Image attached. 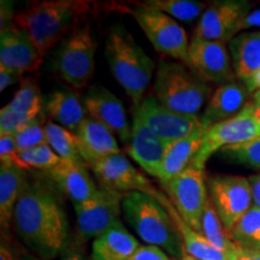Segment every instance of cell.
<instances>
[{
  "instance_id": "6da1fadb",
  "label": "cell",
  "mask_w": 260,
  "mask_h": 260,
  "mask_svg": "<svg viewBox=\"0 0 260 260\" xmlns=\"http://www.w3.org/2000/svg\"><path fill=\"white\" fill-rule=\"evenodd\" d=\"M12 225L35 256L45 260L56 258L68 239V220L59 200L37 181L25 182Z\"/></svg>"
},
{
  "instance_id": "7a4b0ae2",
  "label": "cell",
  "mask_w": 260,
  "mask_h": 260,
  "mask_svg": "<svg viewBox=\"0 0 260 260\" xmlns=\"http://www.w3.org/2000/svg\"><path fill=\"white\" fill-rule=\"evenodd\" d=\"M122 211L129 226L147 245L159 247L175 260L187 255L176 224L154 195L140 191L124 194Z\"/></svg>"
},
{
  "instance_id": "3957f363",
  "label": "cell",
  "mask_w": 260,
  "mask_h": 260,
  "mask_svg": "<svg viewBox=\"0 0 260 260\" xmlns=\"http://www.w3.org/2000/svg\"><path fill=\"white\" fill-rule=\"evenodd\" d=\"M104 52L113 77L138 105L153 76L154 61L123 25L110 29Z\"/></svg>"
},
{
  "instance_id": "277c9868",
  "label": "cell",
  "mask_w": 260,
  "mask_h": 260,
  "mask_svg": "<svg viewBox=\"0 0 260 260\" xmlns=\"http://www.w3.org/2000/svg\"><path fill=\"white\" fill-rule=\"evenodd\" d=\"M90 8L88 2L48 0L35 2L15 17L17 27L28 32L45 57L75 27Z\"/></svg>"
},
{
  "instance_id": "5b68a950",
  "label": "cell",
  "mask_w": 260,
  "mask_h": 260,
  "mask_svg": "<svg viewBox=\"0 0 260 260\" xmlns=\"http://www.w3.org/2000/svg\"><path fill=\"white\" fill-rule=\"evenodd\" d=\"M211 87L189 65L161 60L155 75V99L172 111L197 115L209 96Z\"/></svg>"
},
{
  "instance_id": "8992f818",
  "label": "cell",
  "mask_w": 260,
  "mask_h": 260,
  "mask_svg": "<svg viewBox=\"0 0 260 260\" xmlns=\"http://www.w3.org/2000/svg\"><path fill=\"white\" fill-rule=\"evenodd\" d=\"M128 12L144 31L154 50L169 58L189 65V41L186 30L176 19L164 12L136 4Z\"/></svg>"
},
{
  "instance_id": "52a82bcc",
  "label": "cell",
  "mask_w": 260,
  "mask_h": 260,
  "mask_svg": "<svg viewBox=\"0 0 260 260\" xmlns=\"http://www.w3.org/2000/svg\"><path fill=\"white\" fill-rule=\"evenodd\" d=\"M161 187L184 222L201 233L204 211L209 200L204 169L190 164L177 176L161 183Z\"/></svg>"
},
{
  "instance_id": "ba28073f",
  "label": "cell",
  "mask_w": 260,
  "mask_h": 260,
  "mask_svg": "<svg viewBox=\"0 0 260 260\" xmlns=\"http://www.w3.org/2000/svg\"><path fill=\"white\" fill-rule=\"evenodd\" d=\"M210 199L228 232L253 206L248 178L237 175H216L209 180Z\"/></svg>"
},
{
  "instance_id": "9c48e42d",
  "label": "cell",
  "mask_w": 260,
  "mask_h": 260,
  "mask_svg": "<svg viewBox=\"0 0 260 260\" xmlns=\"http://www.w3.org/2000/svg\"><path fill=\"white\" fill-rule=\"evenodd\" d=\"M96 41L88 27L77 29L65 41L58 67L63 79L75 89L88 86L95 71Z\"/></svg>"
},
{
  "instance_id": "30bf717a",
  "label": "cell",
  "mask_w": 260,
  "mask_h": 260,
  "mask_svg": "<svg viewBox=\"0 0 260 260\" xmlns=\"http://www.w3.org/2000/svg\"><path fill=\"white\" fill-rule=\"evenodd\" d=\"M259 135L258 125L252 116L249 104L247 103L241 111L233 118L217 123L205 130L203 144L195 154L191 165L205 169L206 161L213 153L222 151L228 146L241 144Z\"/></svg>"
},
{
  "instance_id": "8fae6325",
  "label": "cell",
  "mask_w": 260,
  "mask_h": 260,
  "mask_svg": "<svg viewBox=\"0 0 260 260\" xmlns=\"http://www.w3.org/2000/svg\"><path fill=\"white\" fill-rule=\"evenodd\" d=\"M133 115L147 126L153 134L168 144L177 141L203 126L197 115H183L168 109L154 95L145 96L135 105Z\"/></svg>"
},
{
  "instance_id": "7c38bea8",
  "label": "cell",
  "mask_w": 260,
  "mask_h": 260,
  "mask_svg": "<svg viewBox=\"0 0 260 260\" xmlns=\"http://www.w3.org/2000/svg\"><path fill=\"white\" fill-rule=\"evenodd\" d=\"M124 194L99 188L93 198L74 205L77 228L83 239H96L109 228L121 222L119 216Z\"/></svg>"
},
{
  "instance_id": "4fadbf2b",
  "label": "cell",
  "mask_w": 260,
  "mask_h": 260,
  "mask_svg": "<svg viewBox=\"0 0 260 260\" xmlns=\"http://www.w3.org/2000/svg\"><path fill=\"white\" fill-rule=\"evenodd\" d=\"M254 3L246 0H224L207 4L193 38L229 42L235 37L237 24L252 11Z\"/></svg>"
},
{
  "instance_id": "5bb4252c",
  "label": "cell",
  "mask_w": 260,
  "mask_h": 260,
  "mask_svg": "<svg viewBox=\"0 0 260 260\" xmlns=\"http://www.w3.org/2000/svg\"><path fill=\"white\" fill-rule=\"evenodd\" d=\"M89 168L105 189L122 194L140 191L154 195L158 191L122 153L107 155L92 162Z\"/></svg>"
},
{
  "instance_id": "9a60e30c",
  "label": "cell",
  "mask_w": 260,
  "mask_h": 260,
  "mask_svg": "<svg viewBox=\"0 0 260 260\" xmlns=\"http://www.w3.org/2000/svg\"><path fill=\"white\" fill-rule=\"evenodd\" d=\"M189 67L207 82L230 83L236 79L229 48L225 42L191 38Z\"/></svg>"
},
{
  "instance_id": "2e32d148",
  "label": "cell",
  "mask_w": 260,
  "mask_h": 260,
  "mask_svg": "<svg viewBox=\"0 0 260 260\" xmlns=\"http://www.w3.org/2000/svg\"><path fill=\"white\" fill-rule=\"evenodd\" d=\"M44 56L28 32L16 24L2 29L0 35V67L24 74L40 67Z\"/></svg>"
},
{
  "instance_id": "e0dca14e",
  "label": "cell",
  "mask_w": 260,
  "mask_h": 260,
  "mask_svg": "<svg viewBox=\"0 0 260 260\" xmlns=\"http://www.w3.org/2000/svg\"><path fill=\"white\" fill-rule=\"evenodd\" d=\"M87 113L96 122L105 125L122 142L128 144L132 135L128 117L122 100L103 86H95L84 96Z\"/></svg>"
},
{
  "instance_id": "ac0fdd59",
  "label": "cell",
  "mask_w": 260,
  "mask_h": 260,
  "mask_svg": "<svg viewBox=\"0 0 260 260\" xmlns=\"http://www.w3.org/2000/svg\"><path fill=\"white\" fill-rule=\"evenodd\" d=\"M168 145L140 121L139 117L133 115L128 154L151 176L158 178Z\"/></svg>"
},
{
  "instance_id": "d6986e66",
  "label": "cell",
  "mask_w": 260,
  "mask_h": 260,
  "mask_svg": "<svg viewBox=\"0 0 260 260\" xmlns=\"http://www.w3.org/2000/svg\"><path fill=\"white\" fill-rule=\"evenodd\" d=\"M60 190L73 201L82 204L93 198L99 188L89 175L88 165L60 159L56 167L47 171Z\"/></svg>"
},
{
  "instance_id": "ffe728a7",
  "label": "cell",
  "mask_w": 260,
  "mask_h": 260,
  "mask_svg": "<svg viewBox=\"0 0 260 260\" xmlns=\"http://www.w3.org/2000/svg\"><path fill=\"white\" fill-rule=\"evenodd\" d=\"M248 90L241 82H234L220 84L212 95H211L206 110H205L201 123L205 130L233 118L245 107L248 98Z\"/></svg>"
},
{
  "instance_id": "44dd1931",
  "label": "cell",
  "mask_w": 260,
  "mask_h": 260,
  "mask_svg": "<svg viewBox=\"0 0 260 260\" xmlns=\"http://www.w3.org/2000/svg\"><path fill=\"white\" fill-rule=\"evenodd\" d=\"M154 197L167 209L169 214L174 219L175 224H176L178 232L181 234L187 255H189L197 260H236L237 254L224 252L216 248L212 243L209 242V240L203 234L197 232L190 225H188L183 220V218L180 216V213L177 212V210L175 209L174 205L171 204V201L169 200L167 195L158 190L154 194Z\"/></svg>"
},
{
  "instance_id": "7402d4cb",
  "label": "cell",
  "mask_w": 260,
  "mask_h": 260,
  "mask_svg": "<svg viewBox=\"0 0 260 260\" xmlns=\"http://www.w3.org/2000/svg\"><path fill=\"white\" fill-rule=\"evenodd\" d=\"M75 134L79 139L81 155L88 168L99 159L121 153L115 134L92 117L87 116Z\"/></svg>"
},
{
  "instance_id": "603a6c76",
  "label": "cell",
  "mask_w": 260,
  "mask_h": 260,
  "mask_svg": "<svg viewBox=\"0 0 260 260\" xmlns=\"http://www.w3.org/2000/svg\"><path fill=\"white\" fill-rule=\"evenodd\" d=\"M204 134L205 129L201 126L191 134L168 145L158 176L160 184L167 183L189 167L203 144Z\"/></svg>"
},
{
  "instance_id": "cb8c5ba5",
  "label": "cell",
  "mask_w": 260,
  "mask_h": 260,
  "mask_svg": "<svg viewBox=\"0 0 260 260\" xmlns=\"http://www.w3.org/2000/svg\"><path fill=\"white\" fill-rule=\"evenodd\" d=\"M140 247L139 241L121 222L93 240V260H128Z\"/></svg>"
},
{
  "instance_id": "d4e9b609",
  "label": "cell",
  "mask_w": 260,
  "mask_h": 260,
  "mask_svg": "<svg viewBox=\"0 0 260 260\" xmlns=\"http://www.w3.org/2000/svg\"><path fill=\"white\" fill-rule=\"evenodd\" d=\"M236 77L241 82L260 69V30L243 31L228 42Z\"/></svg>"
},
{
  "instance_id": "484cf974",
  "label": "cell",
  "mask_w": 260,
  "mask_h": 260,
  "mask_svg": "<svg viewBox=\"0 0 260 260\" xmlns=\"http://www.w3.org/2000/svg\"><path fill=\"white\" fill-rule=\"evenodd\" d=\"M45 111L54 123L75 133L86 118L87 110L75 90H57L51 93L45 103Z\"/></svg>"
},
{
  "instance_id": "4316f807",
  "label": "cell",
  "mask_w": 260,
  "mask_h": 260,
  "mask_svg": "<svg viewBox=\"0 0 260 260\" xmlns=\"http://www.w3.org/2000/svg\"><path fill=\"white\" fill-rule=\"evenodd\" d=\"M25 172L17 167L0 169V225L8 233L12 225L15 207L25 186Z\"/></svg>"
},
{
  "instance_id": "83f0119b",
  "label": "cell",
  "mask_w": 260,
  "mask_h": 260,
  "mask_svg": "<svg viewBox=\"0 0 260 260\" xmlns=\"http://www.w3.org/2000/svg\"><path fill=\"white\" fill-rule=\"evenodd\" d=\"M46 134L47 144L60 159L86 164L81 155L79 139L75 133L56 124L54 122H48L46 123Z\"/></svg>"
},
{
  "instance_id": "f1b7e54d",
  "label": "cell",
  "mask_w": 260,
  "mask_h": 260,
  "mask_svg": "<svg viewBox=\"0 0 260 260\" xmlns=\"http://www.w3.org/2000/svg\"><path fill=\"white\" fill-rule=\"evenodd\" d=\"M201 234L209 240L210 243H212L216 248L220 249V251L234 253V254L239 253L240 248L230 239L229 232L223 225L210 197L204 211L203 222H201Z\"/></svg>"
},
{
  "instance_id": "f546056e",
  "label": "cell",
  "mask_w": 260,
  "mask_h": 260,
  "mask_svg": "<svg viewBox=\"0 0 260 260\" xmlns=\"http://www.w3.org/2000/svg\"><path fill=\"white\" fill-rule=\"evenodd\" d=\"M42 103L44 99L37 81L34 79H24L14 98L3 107V110L38 117L42 111Z\"/></svg>"
},
{
  "instance_id": "4dcf8cb0",
  "label": "cell",
  "mask_w": 260,
  "mask_h": 260,
  "mask_svg": "<svg viewBox=\"0 0 260 260\" xmlns=\"http://www.w3.org/2000/svg\"><path fill=\"white\" fill-rule=\"evenodd\" d=\"M233 242L242 249L260 251V209L255 205L229 232Z\"/></svg>"
},
{
  "instance_id": "1f68e13d",
  "label": "cell",
  "mask_w": 260,
  "mask_h": 260,
  "mask_svg": "<svg viewBox=\"0 0 260 260\" xmlns=\"http://www.w3.org/2000/svg\"><path fill=\"white\" fill-rule=\"evenodd\" d=\"M134 4L157 10L174 19L184 22H191L198 17H201L207 8L206 3L195 2V0H146V2H136Z\"/></svg>"
},
{
  "instance_id": "d6a6232c",
  "label": "cell",
  "mask_w": 260,
  "mask_h": 260,
  "mask_svg": "<svg viewBox=\"0 0 260 260\" xmlns=\"http://www.w3.org/2000/svg\"><path fill=\"white\" fill-rule=\"evenodd\" d=\"M60 161V158L56 154V152L50 147V145L45 144L38 147L25 149L18 152L16 159V167L22 170L28 169H39V170H46L56 167Z\"/></svg>"
},
{
  "instance_id": "836d02e7",
  "label": "cell",
  "mask_w": 260,
  "mask_h": 260,
  "mask_svg": "<svg viewBox=\"0 0 260 260\" xmlns=\"http://www.w3.org/2000/svg\"><path fill=\"white\" fill-rule=\"evenodd\" d=\"M220 152L224 157L234 161L253 169H260V135L241 144L228 146Z\"/></svg>"
},
{
  "instance_id": "e575fe53",
  "label": "cell",
  "mask_w": 260,
  "mask_h": 260,
  "mask_svg": "<svg viewBox=\"0 0 260 260\" xmlns=\"http://www.w3.org/2000/svg\"><path fill=\"white\" fill-rule=\"evenodd\" d=\"M15 139L18 152L47 144L46 124H45V115L42 111L27 128H24L21 133L15 135Z\"/></svg>"
},
{
  "instance_id": "d590c367",
  "label": "cell",
  "mask_w": 260,
  "mask_h": 260,
  "mask_svg": "<svg viewBox=\"0 0 260 260\" xmlns=\"http://www.w3.org/2000/svg\"><path fill=\"white\" fill-rule=\"evenodd\" d=\"M37 117L0 110V134L17 135L30 124Z\"/></svg>"
},
{
  "instance_id": "8d00e7d4",
  "label": "cell",
  "mask_w": 260,
  "mask_h": 260,
  "mask_svg": "<svg viewBox=\"0 0 260 260\" xmlns=\"http://www.w3.org/2000/svg\"><path fill=\"white\" fill-rule=\"evenodd\" d=\"M18 148L15 135L0 134V162L2 167H16Z\"/></svg>"
},
{
  "instance_id": "74e56055",
  "label": "cell",
  "mask_w": 260,
  "mask_h": 260,
  "mask_svg": "<svg viewBox=\"0 0 260 260\" xmlns=\"http://www.w3.org/2000/svg\"><path fill=\"white\" fill-rule=\"evenodd\" d=\"M128 260H171L169 255L157 246H140Z\"/></svg>"
},
{
  "instance_id": "f35d334b",
  "label": "cell",
  "mask_w": 260,
  "mask_h": 260,
  "mask_svg": "<svg viewBox=\"0 0 260 260\" xmlns=\"http://www.w3.org/2000/svg\"><path fill=\"white\" fill-rule=\"evenodd\" d=\"M251 29H259L260 30V8L252 10L249 14H247L237 24L235 30V37L237 34L243 31H248Z\"/></svg>"
},
{
  "instance_id": "ab89813d",
  "label": "cell",
  "mask_w": 260,
  "mask_h": 260,
  "mask_svg": "<svg viewBox=\"0 0 260 260\" xmlns=\"http://www.w3.org/2000/svg\"><path fill=\"white\" fill-rule=\"evenodd\" d=\"M22 76H23V74L17 70L0 67V92H4L10 86L22 82L23 81Z\"/></svg>"
},
{
  "instance_id": "60d3db41",
  "label": "cell",
  "mask_w": 260,
  "mask_h": 260,
  "mask_svg": "<svg viewBox=\"0 0 260 260\" xmlns=\"http://www.w3.org/2000/svg\"><path fill=\"white\" fill-rule=\"evenodd\" d=\"M249 183L252 187V197H253V205L260 209V174L253 175L248 177Z\"/></svg>"
},
{
  "instance_id": "b9f144b4",
  "label": "cell",
  "mask_w": 260,
  "mask_h": 260,
  "mask_svg": "<svg viewBox=\"0 0 260 260\" xmlns=\"http://www.w3.org/2000/svg\"><path fill=\"white\" fill-rule=\"evenodd\" d=\"M242 83L246 86L248 93L254 94L256 92H260V69L256 70L249 79H247L245 82Z\"/></svg>"
},
{
  "instance_id": "7bdbcfd3",
  "label": "cell",
  "mask_w": 260,
  "mask_h": 260,
  "mask_svg": "<svg viewBox=\"0 0 260 260\" xmlns=\"http://www.w3.org/2000/svg\"><path fill=\"white\" fill-rule=\"evenodd\" d=\"M236 260H260V251L240 248Z\"/></svg>"
},
{
  "instance_id": "ee69618b",
  "label": "cell",
  "mask_w": 260,
  "mask_h": 260,
  "mask_svg": "<svg viewBox=\"0 0 260 260\" xmlns=\"http://www.w3.org/2000/svg\"><path fill=\"white\" fill-rule=\"evenodd\" d=\"M248 104H249V109H251L253 118H254L260 133V99L252 96V100L251 102H248Z\"/></svg>"
},
{
  "instance_id": "f6af8a7d",
  "label": "cell",
  "mask_w": 260,
  "mask_h": 260,
  "mask_svg": "<svg viewBox=\"0 0 260 260\" xmlns=\"http://www.w3.org/2000/svg\"><path fill=\"white\" fill-rule=\"evenodd\" d=\"M0 260H17L14 253L10 251V248L4 243H2V247H0Z\"/></svg>"
},
{
  "instance_id": "bcb514c9",
  "label": "cell",
  "mask_w": 260,
  "mask_h": 260,
  "mask_svg": "<svg viewBox=\"0 0 260 260\" xmlns=\"http://www.w3.org/2000/svg\"><path fill=\"white\" fill-rule=\"evenodd\" d=\"M61 260H83V258L77 254H68V255H65Z\"/></svg>"
},
{
  "instance_id": "7dc6e473",
  "label": "cell",
  "mask_w": 260,
  "mask_h": 260,
  "mask_svg": "<svg viewBox=\"0 0 260 260\" xmlns=\"http://www.w3.org/2000/svg\"><path fill=\"white\" fill-rule=\"evenodd\" d=\"M24 260H45V259H41V258H38V256H27Z\"/></svg>"
},
{
  "instance_id": "c3c4849f",
  "label": "cell",
  "mask_w": 260,
  "mask_h": 260,
  "mask_svg": "<svg viewBox=\"0 0 260 260\" xmlns=\"http://www.w3.org/2000/svg\"><path fill=\"white\" fill-rule=\"evenodd\" d=\"M182 260H197V259L191 258V256H189V255H186V256H184V258L182 259Z\"/></svg>"
},
{
  "instance_id": "681fc988",
  "label": "cell",
  "mask_w": 260,
  "mask_h": 260,
  "mask_svg": "<svg viewBox=\"0 0 260 260\" xmlns=\"http://www.w3.org/2000/svg\"><path fill=\"white\" fill-rule=\"evenodd\" d=\"M253 98H258V99H260V92H256L253 94Z\"/></svg>"
}]
</instances>
